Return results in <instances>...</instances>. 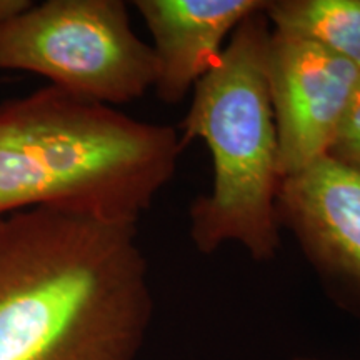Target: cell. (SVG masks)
I'll list each match as a JSON object with an SVG mask.
<instances>
[{"instance_id": "obj_4", "label": "cell", "mask_w": 360, "mask_h": 360, "mask_svg": "<svg viewBox=\"0 0 360 360\" xmlns=\"http://www.w3.org/2000/svg\"><path fill=\"white\" fill-rule=\"evenodd\" d=\"M0 70H22L87 101H139L157 80L150 44L122 0H47L0 27Z\"/></svg>"}, {"instance_id": "obj_6", "label": "cell", "mask_w": 360, "mask_h": 360, "mask_svg": "<svg viewBox=\"0 0 360 360\" xmlns=\"http://www.w3.org/2000/svg\"><path fill=\"white\" fill-rule=\"evenodd\" d=\"M277 212L327 290L360 317L359 170L323 157L283 177Z\"/></svg>"}, {"instance_id": "obj_1", "label": "cell", "mask_w": 360, "mask_h": 360, "mask_svg": "<svg viewBox=\"0 0 360 360\" xmlns=\"http://www.w3.org/2000/svg\"><path fill=\"white\" fill-rule=\"evenodd\" d=\"M152 319L137 222L56 205L0 217V360H137Z\"/></svg>"}, {"instance_id": "obj_11", "label": "cell", "mask_w": 360, "mask_h": 360, "mask_svg": "<svg viewBox=\"0 0 360 360\" xmlns=\"http://www.w3.org/2000/svg\"><path fill=\"white\" fill-rule=\"evenodd\" d=\"M2 137H4V125L0 122V142H2Z\"/></svg>"}, {"instance_id": "obj_9", "label": "cell", "mask_w": 360, "mask_h": 360, "mask_svg": "<svg viewBox=\"0 0 360 360\" xmlns=\"http://www.w3.org/2000/svg\"><path fill=\"white\" fill-rule=\"evenodd\" d=\"M327 157L360 172V77L337 125Z\"/></svg>"}, {"instance_id": "obj_3", "label": "cell", "mask_w": 360, "mask_h": 360, "mask_svg": "<svg viewBox=\"0 0 360 360\" xmlns=\"http://www.w3.org/2000/svg\"><path fill=\"white\" fill-rule=\"evenodd\" d=\"M270 24L264 11L233 30L222 56L192 90L184 146L200 139L212 157V187L192 202L188 233L200 254L244 247L255 262L281 249L278 141L267 82Z\"/></svg>"}, {"instance_id": "obj_7", "label": "cell", "mask_w": 360, "mask_h": 360, "mask_svg": "<svg viewBox=\"0 0 360 360\" xmlns=\"http://www.w3.org/2000/svg\"><path fill=\"white\" fill-rule=\"evenodd\" d=\"M154 44L155 94L175 105L186 101L224 52L225 39L267 0H135Z\"/></svg>"}, {"instance_id": "obj_12", "label": "cell", "mask_w": 360, "mask_h": 360, "mask_svg": "<svg viewBox=\"0 0 360 360\" xmlns=\"http://www.w3.org/2000/svg\"><path fill=\"white\" fill-rule=\"evenodd\" d=\"M292 360H317V359H310V357H295V359H292Z\"/></svg>"}, {"instance_id": "obj_8", "label": "cell", "mask_w": 360, "mask_h": 360, "mask_svg": "<svg viewBox=\"0 0 360 360\" xmlns=\"http://www.w3.org/2000/svg\"><path fill=\"white\" fill-rule=\"evenodd\" d=\"M270 29L322 45L360 70V0H270Z\"/></svg>"}, {"instance_id": "obj_10", "label": "cell", "mask_w": 360, "mask_h": 360, "mask_svg": "<svg viewBox=\"0 0 360 360\" xmlns=\"http://www.w3.org/2000/svg\"><path fill=\"white\" fill-rule=\"evenodd\" d=\"M34 6L30 0H0V27L19 17Z\"/></svg>"}, {"instance_id": "obj_2", "label": "cell", "mask_w": 360, "mask_h": 360, "mask_svg": "<svg viewBox=\"0 0 360 360\" xmlns=\"http://www.w3.org/2000/svg\"><path fill=\"white\" fill-rule=\"evenodd\" d=\"M0 217L56 205L139 222L177 172L172 125L49 87L0 105Z\"/></svg>"}, {"instance_id": "obj_5", "label": "cell", "mask_w": 360, "mask_h": 360, "mask_svg": "<svg viewBox=\"0 0 360 360\" xmlns=\"http://www.w3.org/2000/svg\"><path fill=\"white\" fill-rule=\"evenodd\" d=\"M360 70L322 45L270 32L267 82L282 179L327 157Z\"/></svg>"}]
</instances>
